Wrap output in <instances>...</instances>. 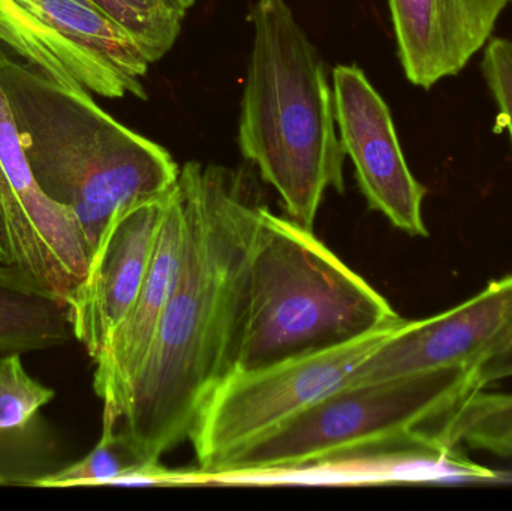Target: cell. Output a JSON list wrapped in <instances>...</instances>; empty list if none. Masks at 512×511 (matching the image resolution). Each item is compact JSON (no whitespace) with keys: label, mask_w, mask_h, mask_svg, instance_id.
<instances>
[{"label":"cell","mask_w":512,"mask_h":511,"mask_svg":"<svg viewBox=\"0 0 512 511\" xmlns=\"http://www.w3.org/2000/svg\"><path fill=\"white\" fill-rule=\"evenodd\" d=\"M182 263L119 428L153 461L188 441L198 413L233 371L249 252L262 204L245 171L180 168Z\"/></svg>","instance_id":"6da1fadb"},{"label":"cell","mask_w":512,"mask_h":511,"mask_svg":"<svg viewBox=\"0 0 512 511\" xmlns=\"http://www.w3.org/2000/svg\"><path fill=\"white\" fill-rule=\"evenodd\" d=\"M0 84L39 188L77 216L92 254L119 210L179 180L164 146L117 122L78 81L56 80L3 48Z\"/></svg>","instance_id":"7a4b0ae2"},{"label":"cell","mask_w":512,"mask_h":511,"mask_svg":"<svg viewBox=\"0 0 512 511\" xmlns=\"http://www.w3.org/2000/svg\"><path fill=\"white\" fill-rule=\"evenodd\" d=\"M251 20L240 152L279 194L288 218L315 230L325 192H345L333 87L286 0H255Z\"/></svg>","instance_id":"3957f363"},{"label":"cell","mask_w":512,"mask_h":511,"mask_svg":"<svg viewBox=\"0 0 512 511\" xmlns=\"http://www.w3.org/2000/svg\"><path fill=\"white\" fill-rule=\"evenodd\" d=\"M403 321L313 230L261 206L233 371L330 350Z\"/></svg>","instance_id":"277c9868"},{"label":"cell","mask_w":512,"mask_h":511,"mask_svg":"<svg viewBox=\"0 0 512 511\" xmlns=\"http://www.w3.org/2000/svg\"><path fill=\"white\" fill-rule=\"evenodd\" d=\"M475 368L345 384L228 458L213 477L307 470L355 456L384 455L477 392Z\"/></svg>","instance_id":"5b68a950"},{"label":"cell","mask_w":512,"mask_h":511,"mask_svg":"<svg viewBox=\"0 0 512 511\" xmlns=\"http://www.w3.org/2000/svg\"><path fill=\"white\" fill-rule=\"evenodd\" d=\"M399 326L330 350L230 372L204 402L189 438L201 473L215 476L228 458L348 384L358 366Z\"/></svg>","instance_id":"8992f818"},{"label":"cell","mask_w":512,"mask_h":511,"mask_svg":"<svg viewBox=\"0 0 512 511\" xmlns=\"http://www.w3.org/2000/svg\"><path fill=\"white\" fill-rule=\"evenodd\" d=\"M0 45L56 80L104 98L146 101L150 60L134 36L90 0H0Z\"/></svg>","instance_id":"52a82bcc"},{"label":"cell","mask_w":512,"mask_h":511,"mask_svg":"<svg viewBox=\"0 0 512 511\" xmlns=\"http://www.w3.org/2000/svg\"><path fill=\"white\" fill-rule=\"evenodd\" d=\"M2 56L0 45V63ZM90 258L77 216L39 188L0 84V264L24 270L65 303Z\"/></svg>","instance_id":"ba28073f"},{"label":"cell","mask_w":512,"mask_h":511,"mask_svg":"<svg viewBox=\"0 0 512 511\" xmlns=\"http://www.w3.org/2000/svg\"><path fill=\"white\" fill-rule=\"evenodd\" d=\"M512 342V273L462 305L426 320H405L358 366L348 384L478 366Z\"/></svg>","instance_id":"9c48e42d"},{"label":"cell","mask_w":512,"mask_h":511,"mask_svg":"<svg viewBox=\"0 0 512 511\" xmlns=\"http://www.w3.org/2000/svg\"><path fill=\"white\" fill-rule=\"evenodd\" d=\"M331 87L340 143L370 209L408 236H429L427 189L409 170L387 102L357 65H337Z\"/></svg>","instance_id":"30bf717a"},{"label":"cell","mask_w":512,"mask_h":511,"mask_svg":"<svg viewBox=\"0 0 512 511\" xmlns=\"http://www.w3.org/2000/svg\"><path fill=\"white\" fill-rule=\"evenodd\" d=\"M170 192L113 216L93 251L86 276L65 299L72 335L92 360L125 320L143 287Z\"/></svg>","instance_id":"8fae6325"},{"label":"cell","mask_w":512,"mask_h":511,"mask_svg":"<svg viewBox=\"0 0 512 511\" xmlns=\"http://www.w3.org/2000/svg\"><path fill=\"white\" fill-rule=\"evenodd\" d=\"M185 219L179 185L171 189L143 287L95 362L93 390L104 404L102 428L117 429L135 378L149 354L182 263Z\"/></svg>","instance_id":"7c38bea8"},{"label":"cell","mask_w":512,"mask_h":511,"mask_svg":"<svg viewBox=\"0 0 512 511\" xmlns=\"http://www.w3.org/2000/svg\"><path fill=\"white\" fill-rule=\"evenodd\" d=\"M510 0H388L409 83L429 90L486 47Z\"/></svg>","instance_id":"4fadbf2b"},{"label":"cell","mask_w":512,"mask_h":511,"mask_svg":"<svg viewBox=\"0 0 512 511\" xmlns=\"http://www.w3.org/2000/svg\"><path fill=\"white\" fill-rule=\"evenodd\" d=\"M56 392L24 368L20 354L0 356V483L32 486L51 473L54 443L41 410Z\"/></svg>","instance_id":"5bb4252c"},{"label":"cell","mask_w":512,"mask_h":511,"mask_svg":"<svg viewBox=\"0 0 512 511\" xmlns=\"http://www.w3.org/2000/svg\"><path fill=\"white\" fill-rule=\"evenodd\" d=\"M71 336L63 300L24 270L0 264V354L51 350Z\"/></svg>","instance_id":"9a60e30c"},{"label":"cell","mask_w":512,"mask_h":511,"mask_svg":"<svg viewBox=\"0 0 512 511\" xmlns=\"http://www.w3.org/2000/svg\"><path fill=\"white\" fill-rule=\"evenodd\" d=\"M170 479L161 462L150 459L122 429L102 428L101 440L81 461L45 474L30 488L137 485Z\"/></svg>","instance_id":"2e32d148"},{"label":"cell","mask_w":512,"mask_h":511,"mask_svg":"<svg viewBox=\"0 0 512 511\" xmlns=\"http://www.w3.org/2000/svg\"><path fill=\"white\" fill-rule=\"evenodd\" d=\"M119 21L143 48L150 62L161 60L176 44L180 32L153 20L126 0H90Z\"/></svg>","instance_id":"e0dca14e"},{"label":"cell","mask_w":512,"mask_h":511,"mask_svg":"<svg viewBox=\"0 0 512 511\" xmlns=\"http://www.w3.org/2000/svg\"><path fill=\"white\" fill-rule=\"evenodd\" d=\"M484 78L498 105V126L505 129L512 143V41L507 38L490 39L481 62Z\"/></svg>","instance_id":"ac0fdd59"},{"label":"cell","mask_w":512,"mask_h":511,"mask_svg":"<svg viewBox=\"0 0 512 511\" xmlns=\"http://www.w3.org/2000/svg\"><path fill=\"white\" fill-rule=\"evenodd\" d=\"M134 8L170 29L182 32L183 20L197 0H126Z\"/></svg>","instance_id":"d6986e66"},{"label":"cell","mask_w":512,"mask_h":511,"mask_svg":"<svg viewBox=\"0 0 512 511\" xmlns=\"http://www.w3.org/2000/svg\"><path fill=\"white\" fill-rule=\"evenodd\" d=\"M512 377V342L504 350L493 354L475 368V384L478 390L486 389L496 381Z\"/></svg>","instance_id":"ffe728a7"}]
</instances>
